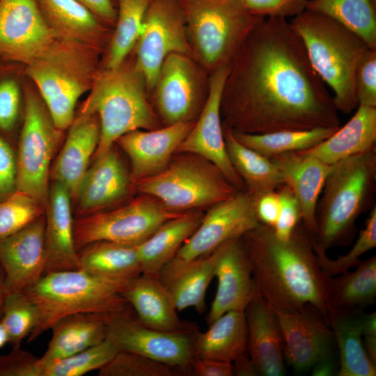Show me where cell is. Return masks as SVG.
Listing matches in <instances>:
<instances>
[{
	"instance_id": "obj_1",
	"label": "cell",
	"mask_w": 376,
	"mask_h": 376,
	"mask_svg": "<svg viewBox=\"0 0 376 376\" xmlns=\"http://www.w3.org/2000/svg\"><path fill=\"white\" fill-rule=\"evenodd\" d=\"M338 111L290 22L262 19L229 66L223 124L250 134L338 127Z\"/></svg>"
},
{
	"instance_id": "obj_2",
	"label": "cell",
	"mask_w": 376,
	"mask_h": 376,
	"mask_svg": "<svg viewBox=\"0 0 376 376\" xmlns=\"http://www.w3.org/2000/svg\"><path fill=\"white\" fill-rule=\"evenodd\" d=\"M259 295L274 308L301 311L312 306L324 317L330 304L327 277L319 266L312 236L302 222L287 240L260 224L242 237Z\"/></svg>"
},
{
	"instance_id": "obj_3",
	"label": "cell",
	"mask_w": 376,
	"mask_h": 376,
	"mask_svg": "<svg viewBox=\"0 0 376 376\" xmlns=\"http://www.w3.org/2000/svg\"><path fill=\"white\" fill-rule=\"evenodd\" d=\"M376 150L341 159L333 164L318 201L315 251L347 245L356 232V221L374 201Z\"/></svg>"
},
{
	"instance_id": "obj_4",
	"label": "cell",
	"mask_w": 376,
	"mask_h": 376,
	"mask_svg": "<svg viewBox=\"0 0 376 376\" xmlns=\"http://www.w3.org/2000/svg\"><path fill=\"white\" fill-rule=\"evenodd\" d=\"M290 24L301 40L313 69L332 89L336 109L351 113L358 107L356 70L370 47L354 31L316 12L306 9Z\"/></svg>"
},
{
	"instance_id": "obj_5",
	"label": "cell",
	"mask_w": 376,
	"mask_h": 376,
	"mask_svg": "<svg viewBox=\"0 0 376 376\" xmlns=\"http://www.w3.org/2000/svg\"><path fill=\"white\" fill-rule=\"evenodd\" d=\"M128 281L97 276L81 269L44 274L36 283L22 291L38 313V323L28 342L38 338L68 315H112L125 311L130 305L120 292Z\"/></svg>"
},
{
	"instance_id": "obj_6",
	"label": "cell",
	"mask_w": 376,
	"mask_h": 376,
	"mask_svg": "<svg viewBox=\"0 0 376 376\" xmlns=\"http://www.w3.org/2000/svg\"><path fill=\"white\" fill-rule=\"evenodd\" d=\"M144 77L133 61L125 60L97 76L79 111L95 113L100 126V140L92 160L107 151L116 140L136 130L157 128L148 100Z\"/></svg>"
},
{
	"instance_id": "obj_7",
	"label": "cell",
	"mask_w": 376,
	"mask_h": 376,
	"mask_svg": "<svg viewBox=\"0 0 376 376\" xmlns=\"http://www.w3.org/2000/svg\"><path fill=\"white\" fill-rule=\"evenodd\" d=\"M193 58L211 74L230 65L256 26L243 0H176Z\"/></svg>"
},
{
	"instance_id": "obj_8",
	"label": "cell",
	"mask_w": 376,
	"mask_h": 376,
	"mask_svg": "<svg viewBox=\"0 0 376 376\" xmlns=\"http://www.w3.org/2000/svg\"><path fill=\"white\" fill-rule=\"evenodd\" d=\"M86 44L61 38L26 68L55 126L64 131L75 116L79 98L97 78L92 54Z\"/></svg>"
},
{
	"instance_id": "obj_9",
	"label": "cell",
	"mask_w": 376,
	"mask_h": 376,
	"mask_svg": "<svg viewBox=\"0 0 376 376\" xmlns=\"http://www.w3.org/2000/svg\"><path fill=\"white\" fill-rule=\"evenodd\" d=\"M185 154L171 160L157 174L136 182L133 188L179 212L210 207L239 190L212 163L200 160L198 155Z\"/></svg>"
},
{
	"instance_id": "obj_10",
	"label": "cell",
	"mask_w": 376,
	"mask_h": 376,
	"mask_svg": "<svg viewBox=\"0 0 376 376\" xmlns=\"http://www.w3.org/2000/svg\"><path fill=\"white\" fill-rule=\"evenodd\" d=\"M41 97L26 89L17 155V190L34 198L45 210L52 161L62 138Z\"/></svg>"
},
{
	"instance_id": "obj_11",
	"label": "cell",
	"mask_w": 376,
	"mask_h": 376,
	"mask_svg": "<svg viewBox=\"0 0 376 376\" xmlns=\"http://www.w3.org/2000/svg\"><path fill=\"white\" fill-rule=\"evenodd\" d=\"M182 213L170 210L157 199L143 194L124 205L75 219V247L78 251L99 240L138 245L162 223Z\"/></svg>"
},
{
	"instance_id": "obj_12",
	"label": "cell",
	"mask_w": 376,
	"mask_h": 376,
	"mask_svg": "<svg viewBox=\"0 0 376 376\" xmlns=\"http://www.w3.org/2000/svg\"><path fill=\"white\" fill-rule=\"evenodd\" d=\"M135 47L136 64L144 77L148 94L155 87L167 56L181 53L192 57L183 16L176 0L150 1Z\"/></svg>"
},
{
	"instance_id": "obj_13",
	"label": "cell",
	"mask_w": 376,
	"mask_h": 376,
	"mask_svg": "<svg viewBox=\"0 0 376 376\" xmlns=\"http://www.w3.org/2000/svg\"><path fill=\"white\" fill-rule=\"evenodd\" d=\"M203 70L189 55L172 53L166 57L152 91L166 125L194 121L208 93L209 79Z\"/></svg>"
},
{
	"instance_id": "obj_14",
	"label": "cell",
	"mask_w": 376,
	"mask_h": 376,
	"mask_svg": "<svg viewBox=\"0 0 376 376\" xmlns=\"http://www.w3.org/2000/svg\"><path fill=\"white\" fill-rule=\"evenodd\" d=\"M260 224L254 196L246 190H238L210 207L171 260L188 261L207 256L224 242L242 237Z\"/></svg>"
},
{
	"instance_id": "obj_15",
	"label": "cell",
	"mask_w": 376,
	"mask_h": 376,
	"mask_svg": "<svg viewBox=\"0 0 376 376\" xmlns=\"http://www.w3.org/2000/svg\"><path fill=\"white\" fill-rule=\"evenodd\" d=\"M192 335L148 327L138 320L130 306L122 312L111 315L107 322V338L119 350L148 357L180 370L185 375H191L194 359Z\"/></svg>"
},
{
	"instance_id": "obj_16",
	"label": "cell",
	"mask_w": 376,
	"mask_h": 376,
	"mask_svg": "<svg viewBox=\"0 0 376 376\" xmlns=\"http://www.w3.org/2000/svg\"><path fill=\"white\" fill-rule=\"evenodd\" d=\"M61 37L48 24L36 0H0V58L28 65Z\"/></svg>"
},
{
	"instance_id": "obj_17",
	"label": "cell",
	"mask_w": 376,
	"mask_h": 376,
	"mask_svg": "<svg viewBox=\"0 0 376 376\" xmlns=\"http://www.w3.org/2000/svg\"><path fill=\"white\" fill-rule=\"evenodd\" d=\"M229 66L210 74L208 93L199 118L175 153L193 154L207 160L237 189L245 190L228 157L221 123V96Z\"/></svg>"
},
{
	"instance_id": "obj_18",
	"label": "cell",
	"mask_w": 376,
	"mask_h": 376,
	"mask_svg": "<svg viewBox=\"0 0 376 376\" xmlns=\"http://www.w3.org/2000/svg\"><path fill=\"white\" fill-rule=\"evenodd\" d=\"M274 311L282 334L285 361L295 371L311 369L322 357L337 350L332 331L318 309L308 306L297 312Z\"/></svg>"
},
{
	"instance_id": "obj_19",
	"label": "cell",
	"mask_w": 376,
	"mask_h": 376,
	"mask_svg": "<svg viewBox=\"0 0 376 376\" xmlns=\"http://www.w3.org/2000/svg\"><path fill=\"white\" fill-rule=\"evenodd\" d=\"M241 237L219 246L214 272L218 285L206 315L208 325L226 312H244L258 294L251 263Z\"/></svg>"
},
{
	"instance_id": "obj_20",
	"label": "cell",
	"mask_w": 376,
	"mask_h": 376,
	"mask_svg": "<svg viewBox=\"0 0 376 376\" xmlns=\"http://www.w3.org/2000/svg\"><path fill=\"white\" fill-rule=\"evenodd\" d=\"M132 188L130 172L115 143L89 166L72 205L74 218L113 207L128 196Z\"/></svg>"
},
{
	"instance_id": "obj_21",
	"label": "cell",
	"mask_w": 376,
	"mask_h": 376,
	"mask_svg": "<svg viewBox=\"0 0 376 376\" xmlns=\"http://www.w3.org/2000/svg\"><path fill=\"white\" fill-rule=\"evenodd\" d=\"M45 228L44 214L19 231L0 240V265L8 292L23 291L45 274Z\"/></svg>"
},
{
	"instance_id": "obj_22",
	"label": "cell",
	"mask_w": 376,
	"mask_h": 376,
	"mask_svg": "<svg viewBox=\"0 0 376 376\" xmlns=\"http://www.w3.org/2000/svg\"><path fill=\"white\" fill-rule=\"evenodd\" d=\"M194 123H178L150 130H136L119 137L115 143L130 160L132 184L162 171Z\"/></svg>"
},
{
	"instance_id": "obj_23",
	"label": "cell",
	"mask_w": 376,
	"mask_h": 376,
	"mask_svg": "<svg viewBox=\"0 0 376 376\" xmlns=\"http://www.w3.org/2000/svg\"><path fill=\"white\" fill-rule=\"evenodd\" d=\"M68 128L64 143L52 164L49 180L65 187L73 205L99 143L100 120L95 113L79 111Z\"/></svg>"
},
{
	"instance_id": "obj_24",
	"label": "cell",
	"mask_w": 376,
	"mask_h": 376,
	"mask_svg": "<svg viewBox=\"0 0 376 376\" xmlns=\"http://www.w3.org/2000/svg\"><path fill=\"white\" fill-rule=\"evenodd\" d=\"M120 295L148 327L188 335L196 331L193 324L180 318L171 294L157 276L141 274L129 281Z\"/></svg>"
},
{
	"instance_id": "obj_25",
	"label": "cell",
	"mask_w": 376,
	"mask_h": 376,
	"mask_svg": "<svg viewBox=\"0 0 376 376\" xmlns=\"http://www.w3.org/2000/svg\"><path fill=\"white\" fill-rule=\"evenodd\" d=\"M246 351L258 375H285L283 340L276 313L259 295L244 311Z\"/></svg>"
},
{
	"instance_id": "obj_26",
	"label": "cell",
	"mask_w": 376,
	"mask_h": 376,
	"mask_svg": "<svg viewBox=\"0 0 376 376\" xmlns=\"http://www.w3.org/2000/svg\"><path fill=\"white\" fill-rule=\"evenodd\" d=\"M45 273L79 269L74 238L72 205L61 183L51 181L45 212Z\"/></svg>"
},
{
	"instance_id": "obj_27",
	"label": "cell",
	"mask_w": 376,
	"mask_h": 376,
	"mask_svg": "<svg viewBox=\"0 0 376 376\" xmlns=\"http://www.w3.org/2000/svg\"><path fill=\"white\" fill-rule=\"evenodd\" d=\"M280 171L283 182L292 191L301 212V222L313 237L319 196L332 165L299 152H290L270 158Z\"/></svg>"
},
{
	"instance_id": "obj_28",
	"label": "cell",
	"mask_w": 376,
	"mask_h": 376,
	"mask_svg": "<svg viewBox=\"0 0 376 376\" xmlns=\"http://www.w3.org/2000/svg\"><path fill=\"white\" fill-rule=\"evenodd\" d=\"M219 247L212 253L188 261H169L158 278L171 294L178 312L194 308L203 313L207 288L214 277Z\"/></svg>"
},
{
	"instance_id": "obj_29",
	"label": "cell",
	"mask_w": 376,
	"mask_h": 376,
	"mask_svg": "<svg viewBox=\"0 0 376 376\" xmlns=\"http://www.w3.org/2000/svg\"><path fill=\"white\" fill-rule=\"evenodd\" d=\"M350 120L329 138L302 154L332 165L343 159L375 149L376 107L358 105Z\"/></svg>"
},
{
	"instance_id": "obj_30",
	"label": "cell",
	"mask_w": 376,
	"mask_h": 376,
	"mask_svg": "<svg viewBox=\"0 0 376 376\" xmlns=\"http://www.w3.org/2000/svg\"><path fill=\"white\" fill-rule=\"evenodd\" d=\"M110 315L81 313L63 317L52 327V338L40 361L68 357L102 343L107 338Z\"/></svg>"
},
{
	"instance_id": "obj_31",
	"label": "cell",
	"mask_w": 376,
	"mask_h": 376,
	"mask_svg": "<svg viewBox=\"0 0 376 376\" xmlns=\"http://www.w3.org/2000/svg\"><path fill=\"white\" fill-rule=\"evenodd\" d=\"M203 216L200 212H185L162 223L138 244L142 274L158 276L161 269L198 228Z\"/></svg>"
},
{
	"instance_id": "obj_32",
	"label": "cell",
	"mask_w": 376,
	"mask_h": 376,
	"mask_svg": "<svg viewBox=\"0 0 376 376\" xmlns=\"http://www.w3.org/2000/svg\"><path fill=\"white\" fill-rule=\"evenodd\" d=\"M362 312L332 309L328 324L339 358L338 376H375L376 364L368 355L362 340Z\"/></svg>"
},
{
	"instance_id": "obj_33",
	"label": "cell",
	"mask_w": 376,
	"mask_h": 376,
	"mask_svg": "<svg viewBox=\"0 0 376 376\" xmlns=\"http://www.w3.org/2000/svg\"><path fill=\"white\" fill-rule=\"evenodd\" d=\"M192 347L194 357L233 363L246 351L244 312H226L209 324L205 331L196 330L192 335Z\"/></svg>"
},
{
	"instance_id": "obj_34",
	"label": "cell",
	"mask_w": 376,
	"mask_h": 376,
	"mask_svg": "<svg viewBox=\"0 0 376 376\" xmlns=\"http://www.w3.org/2000/svg\"><path fill=\"white\" fill-rule=\"evenodd\" d=\"M79 269L97 276L130 281L142 274L137 245L99 240L77 251Z\"/></svg>"
},
{
	"instance_id": "obj_35",
	"label": "cell",
	"mask_w": 376,
	"mask_h": 376,
	"mask_svg": "<svg viewBox=\"0 0 376 376\" xmlns=\"http://www.w3.org/2000/svg\"><path fill=\"white\" fill-rule=\"evenodd\" d=\"M222 126L228 157L247 192L256 198L284 184L280 171L270 159L241 143L229 127Z\"/></svg>"
},
{
	"instance_id": "obj_36",
	"label": "cell",
	"mask_w": 376,
	"mask_h": 376,
	"mask_svg": "<svg viewBox=\"0 0 376 376\" xmlns=\"http://www.w3.org/2000/svg\"><path fill=\"white\" fill-rule=\"evenodd\" d=\"M357 269L338 277L328 275L327 286L333 309L362 312L376 301V256L360 261Z\"/></svg>"
},
{
	"instance_id": "obj_37",
	"label": "cell",
	"mask_w": 376,
	"mask_h": 376,
	"mask_svg": "<svg viewBox=\"0 0 376 376\" xmlns=\"http://www.w3.org/2000/svg\"><path fill=\"white\" fill-rule=\"evenodd\" d=\"M48 24L63 38L84 44L97 39L101 21L77 0H36Z\"/></svg>"
},
{
	"instance_id": "obj_38",
	"label": "cell",
	"mask_w": 376,
	"mask_h": 376,
	"mask_svg": "<svg viewBox=\"0 0 376 376\" xmlns=\"http://www.w3.org/2000/svg\"><path fill=\"white\" fill-rule=\"evenodd\" d=\"M338 127H316L307 130H283L263 134L232 131L241 143L270 159L283 153L313 148L329 138Z\"/></svg>"
},
{
	"instance_id": "obj_39",
	"label": "cell",
	"mask_w": 376,
	"mask_h": 376,
	"mask_svg": "<svg viewBox=\"0 0 376 376\" xmlns=\"http://www.w3.org/2000/svg\"><path fill=\"white\" fill-rule=\"evenodd\" d=\"M306 10L334 19L376 48V0H308Z\"/></svg>"
},
{
	"instance_id": "obj_40",
	"label": "cell",
	"mask_w": 376,
	"mask_h": 376,
	"mask_svg": "<svg viewBox=\"0 0 376 376\" xmlns=\"http://www.w3.org/2000/svg\"><path fill=\"white\" fill-rule=\"evenodd\" d=\"M150 0H115L116 29L106 62V69H114L127 58L141 34Z\"/></svg>"
},
{
	"instance_id": "obj_41",
	"label": "cell",
	"mask_w": 376,
	"mask_h": 376,
	"mask_svg": "<svg viewBox=\"0 0 376 376\" xmlns=\"http://www.w3.org/2000/svg\"><path fill=\"white\" fill-rule=\"evenodd\" d=\"M119 350L109 339L68 357L41 363V376H81L104 366Z\"/></svg>"
},
{
	"instance_id": "obj_42",
	"label": "cell",
	"mask_w": 376,
	"mask_h": 376,
	"mask_svg": "<svg viewBox=\"0 0 376 376\" xmlns=\"http://www.w3.org/2000/svg\"><path fill=\"white\" fill-rule=\"evenodd\" d=\"M38 321L34 304L22 291L8 292L4 299L1 322L8 336V344L19 347Z\"/></svg>"
},
{
	"instance_id": "obj_43",
	"label": "cell",
	"mask_w": 376,
	"mask_h": 376,
	"mask_svg": "<svg viewBox=\"0 0 376 376\" xmlns=\"http://www.w3.org/2000/svg\"><path fill=\"white\" fill-rule=\"evenodd\" d=\"M98 376H182L179 369L143 354L118 350L98 370Z\"/></svg>"
},
{
	"instance_id": "obj_44",
	"label": "cell",
	"mask_w": 376,
	"mask_h": 376,
	"mask_svg": "<svg viewBox=\"0 0 376 376\" xmlns=\"http://www.w3.org/2000/svg\"><path fill=\"white\" fill-rule=\"evenodd\" d=\"M45 212L34 198L16 190L0 201V240L22 229Z\"/></svg>"
},
{
	"instance_id": "obj_45",
	"label": "cell",
	"mask_w": 376,
	"mask_h": 376,
	"mask_svg": "<svg viewBox=\"0 0 376 376\" xmlns=\"http://www.w3.org/2000/svg\"><path fill=\"white\" fill-rule=\"evenodd\" d=\"M376 246V206L372 208L366 220L365 227L359 233V237L352 249L344 256L335 260L327 257L324 251H315L317 261L322 270L334 276L341 274L357 266L360 257Z\"/></svg>"
},
{
	"instance_id": "obj_46",
	"label": "cell",
	"mask_w": 376,
	"mask_h": 376,
	"mask_svg": "<svg viewBox=\"0 0 376 376\" xmlns=\"http://www.w3.org/2000/svg\"><path fill=\"white\" fill-rule=\"evenodd\" d=\"M358 105L376 107V48H369L355 74Z\"/></svg>"
},
{
	"instance_id": "obj_47",
	"label": "cell",
	"mask_w": 376,
	"mask_h": 376,
	"mask_svg": "<svg viewBox=\"0 0 376 376\" xmlns=\"http://www.w3.org/2000/svg\"><path fill=\"white\" fill-rule=\"evenodd\" d=\"M276 191L280 202V211L273 229L279 238L287 240L301 221V209L297 198L288 185L283 184Z\"/></svg>"
},
{
	"instance_id": "obj_48",
	"label": "cell",
	"mask_w": 376,
	"mask_h": 376,
	"mask_svg": "<svg viewBox=\"0 0 376 376\" xmlns=\"http://www.w3.org/2000/svg\"><path fill=\"white\" fill-rule=\"evenodd\" d=\"M0 376H41L40 358L19 347L0 355Z\"/></svg>"
},
{
	"instance_id": "obj_49",
	"label": "cell",
	"mask_w": 376,
	"mask_h": 376,
	"mask_svg": "<svg viewBox=\"0 0 376 376\" xmlns=\"http://www.w3.org/2000/svg\"><path fill=\"white\" fill-rule=\"evenodd\" d=\"M308 0H243L254 15L267 18L296 16L306 9Z\"/></svg>"
},
{
	"instance_id": "obj_50",
	"label": "cell",
	"mask_w": 376,
	"mask_h": 376,
	"mask_svg": "<svg viewBox=\"0 0 376 376\" xmlns=\"http://www.w3.org/2000/svg\"><path fill=\"white\" fill-rule=\"evenodd\" d=\"M17 171L16 150L0 134V201L17 190Z\"/></svg>"
},
{
	"instance_id": "obj_51",
	"label": "cell",
	"mask_w": 376,
	"mask_h": 376,
	"mask_svg": "<svg viewBox=\"0 0 376 376\" xmlns=\"http://www.w3.org/2000/svg\"><path fill=\"white\" fill-rule=\"evenodd\" d=\"M255 199L256 212L259 222L274 228L280 211V202L276 190L265 192Z\"/></svg>"
},
{
	"instance_id": "obj_52",
	"label": "cell",
	"mask_w": 376,
	"mask_h": 376,
	"mask_svg": "<svg viewBox=\"0 0 376 376\" xmlns=\"http://www.w3.org/2000/svg\"><path fill=\"white\" fill-rule=\"evenodd\" d=\"M194 376H233L234 369L232 363L210 359L194 357L191 369Z\"/></svg>"
},
{
	"instance_id": "obj_53",
	"label": "cell",
	"mask_w": 376,
	"mask_h": 376,
	"mask_svg": "<svg viewBox=\"0 0 376 376\" xmlns=\"http://www.w3.org/2000/svg\"><path fill=\"white\" fill-rule=\"evenodd\" d=\"M90 10L101 22L115 24L117 16L113 0H77Z\"/></svg>"
},
{
	"instance_id": "obj_54",
	"label": "cell",
	"mask_w": 376,
	"mask_h": 376,
	"mask_svg": "<svg viewBox=\"0 0 376 376\" xmlns=\"http://www.w3.org/2000/svg\"><path fill=\"white\" fill-rule=\"evenodd\" d=\"M362 338L365 350L376 364V313H363Z\"/></svg>"
},
{
	"instance_id": "obj_55",
	"label": "cell",
	"mask_w": 376,
	"mask_h": 376,
	"mask_svg": "<svg viewBox=\"0 0 376 376\" xmlns=\"http://www.w3.org/2000/svg\"><path fill=\"white\" fill-rule=\"evenodd\" d=\"M338 368L339 358L336 350L317 361L311 369L313 376H334L337 375Z\"/></svg>"
},
{
	"instance_id": "obj_56",
	"label": "cell",
	"mask_w": 376,
	"mask_h": 376,
	"mask_svg": "<svg viewBox=\"0 0 376 376\" xmlns=\"http://www.w3.org/2000/svg\"><path fill=\"white\" fill-rule=\"evenodd\" d=\"M234 375L255 376L258 375L247 351L240 354L233 361Z\"/></svg>"
},
{
	"instance_id": "obj_57",
	"label": "cell",
	"mask_w": 376,
	"mask_h": 376,
	"mask_svg": "<svg viewBox=\"0 0 376 376\" xmlns=\"http://www.w3.org/2000/svg\"><path fill=\"white\" fill-rule=\"evenodd\" d=\"M7 292L8 290L6 285L5 274L2 267L0 265V320L2 316L4 299Z\"/></svg>"
},
{
	"instance_id": "obj_58",
	"label": "cell",
	"mask_w": 376,
	"mask_h": 376,
	"mask_svg": "<svg viewBox=\"0 0 376 376\" xmlns=\"http://www.w3.org/2000/svg\"><path fill=\"white\" fill-rule=\"evenodd\" d=\"M8 343V336L5 327L0 320V349Z\"/></svg>"
},
{
	"instance_id": "obj_59",
	"label": "cell",
	"mask_w": 376,
	"mask_h": 376,
	"mask_svg": "<svg viewBox=\"0 0 376 376\" xmlns=\"http://www.w3.org/2000/svg\"><path fill=\"white\" fill-rule=\"evenodd\" d=\"M113 1H114V3H115V0H113ZM115 4H116V3H115Z\"/></svg>"
}]
</instances>
